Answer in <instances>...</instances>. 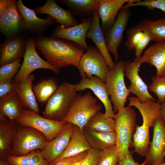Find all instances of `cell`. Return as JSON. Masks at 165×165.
<instances>
[{
	"label": "cell",
	"mask_w": 165,
	"mask_h": 165,
	"mask_svg": "<svg viewBox=\"0 0 165 165\" xmlns=\"http://www.w3.org/2000/svg\"><path fill=\"white\" fill-rule=\"evenodd\" d=\"M21 59L4 65L0 68V82L12 79L20 69Z\"/></svg>",
	"instance_id": "e575fe53"
},
{
	"label": "cell",
	"mask_w": 165,
	"mask_h": 165,
	"mask_svg": "<svg viewBox=\"0 0 165 165\" xmlns=\"http://www.w3.org/2000/svg\"><path fill=\"white\" fill-rule=\"evenodd\" d=\"M119 156L116 146L102 151L97 165H117Z\"/></svg>",
	"instance_id": "74e56055"
},
{
	"label": "cell",
	"mask_w": 165,
	"mask_h": 165,
	"mask_svg": "<svg viewBox=\"0 0 165 165\" xmlns=\"http://www.w3.org/2000/svg\"><path fill=\"white\" fill-rule=\"evenodd\" d=\"M151 79L152 82L148 86L149 91L156 94L158 102L161 104L165 100V75L152 77Z\"/></svg>",
	"instance_id": "8d00e7d4"
},
{
	"label": "cell",
	"mask_w": 165,
	"mask_h": 165,
	"mask_svg": "<svg viewBox=\"0 0 165 165\" xmlns=\"http://www.w3.org/2000/svg\"><path fill=\"white\" fill-rule=\"evenodd\" d=\"M133 0H100L97 11L101 21V29L105 34L114 23L118 13L125 3Z\"/></svg>",
	"instance_id": "ffe728a7"
},
{
	"label": "cell",
	"mask_w": 165,
	"mask_h": 165,
	"mask_svg": "<svg viewBox=\"0 0 165 165\" xmlns=\"http://www.w3.org/2000/svg\"><path fill=\"white\" fill-rule=\"evenodd\" d=\"M144 36L142 39L134 49L136 57L141 56V55L144 49L146 47L149 42L152 41L150 35L147 32L144 31Z\"/></svg>",
	"instance_id": "60d3db41"
},
{
	"label": "cell",
	"mask_w": 165,
	"mask_h": 165,
	"mask_svg": "<svg viewBox=\"0 0 165 165\" xmlns=\"http://www.w3.org/2000/svg\"><path fill=\"white\" fill-rule=\"evenodd\" d=\"M80 20V24L70 28L57 25L53 31V35L72 41L87 50L89 46L86 41V36L91 27L93 16L82 18Z\"/></svg>",
	"instance_id": "9a60e30c"
},
{
	"label": "cell",
	"mask_w": 165,
	"mask_h": 165,
	"mask_svg": "<svg viewBox=\"0 0 165 165\" xmlns=\"http://www.w3.org/2000/svg\"><path fill=\"white\" fill-rule=\"evenodd\" d=\"M14 91L15 89L14 79L0 82V98Z\"/></svg>",
	"instance_id": "ab89813d"
},
{
	"label": "cell",
	"mask_w": 165,
	"mask_h": 165,
	"mask_svg": "<svg viewBox=\"0 0 165 165\" xmlns=\"http://www.w3.org/2000/svg\"><path fill=\"white\" fill-rule=\"evenodd\" d=\"M26 47V40L18 35L6 38L0 47V66L12 62L23 57Z\"/></svg>",
	"instance_id": "ac0fdd59"
},
{
	"label": "cell",
	"mask_w": 165,
	"mask_h": 165,
	"mask_svg": "<svg viewBox=\"0 0 165 165\" xmlns=\"http://www.w3.org/2000/svg\"><path fill=\"white\" fill-rule=\"evenodd\" d=\"M137 6L145 7L151 10H153L155 8L158 9L165 13V0H133L127 3L122 8H129Z\"/></svg>",
	"instance_id": "d590c367"
},
{
	"label": "cell",
	"mask_w": 165,
	"mask_h": 165,
	"mask_svg": "<svg viewBox=\"0 0 165 165\" xmlns=\"http://www.w3.org/2000/svg\"><path fill=\"white\" fill-rule=\"evenodd\" d=\"M36 14H45L53 18L61 25L66 28L79 24L68 9H65L58 6L54 0H47L44 5L34 9Z\"/></svg>",
	"instance_id": "d6986e66"
},
{
	"label": "cell",
	"mask_w": 165,
	"mask_h": 165,
	"mask_svg": "<svg viewBox=\"0 0 165 165\" xmlns=\"http://www.w3.org/2000/svg\"><path fill=\"white\" fill-rule=\"evenodd\" d=\"M76 92L89 89L91 90L103 104L105 109V114L114 119L116 114L113 110L111 101L109 98V94L105 83L95 75L90 78H81L79 83L74 85Z\"/></svg>",
	"instance_id": "5bb4252c"
},
{
	"label": "cell",
	"mask_w": 165,
	"mask_h": 165,
	"mask_svg": "<svg viewBox=\"0 0 165 165\" xmlns=\"http://www.w3.org/2000/svg\"><path fill=\"white\" fill-rule=\"evenodd\" d=\"M160 116L165 122V100L160 104Z\"/></svg>",
	"instance_id": "f6af8a7d"
},
{
	"label": "cell",
	"mask_w": 165,
	"mask_h": 165,
	"mask_svg": "<svg viewBox=\"0 0 165 165\" xmlns=\"http://www.w3.org/2000/svg\"><path fill=\"white\" fill-rule=\"evenodd\" d=\"M136 117L135 111L129 106L124 107L116 114L114 131L119 159L131 152L129 149L132 147L133 137L137 126Z\"/></svg>",
	"instance_id": "3957f363"
},
{
	"label": "cell",
	"mask_w": 165,
	"mask_h": 165,
	"mask_svg": "<svg viewBox=\"0 0 165 165\" xmlns=\"http://www.w3.org/2000/svg\"><path fill=\"white\" fill-rule=\"evenodd\" d=\"M124 62H116L114 68L108 71L105 83L115 113L124 107L130 93L125 85L124 76Z\"/></svg>",
	"instance_id": "8992f818"
},
{
	"label": "cell",
	"mask_w": 165,
	"mask_h": 165,
	"mask_svg": "<svg viewBox=\"0 0 165 165\" xmlns=\"http://www.w3.org/2000/svg\"><path fill=\"white\" fill-rule=\"evenodd\" d=\"M0 165H12L9 163L6 158H0Z\"/></svg>",
	"instance_id": "bcb514c9"
},
{
	"label": "cell",
	"mask_w": 165,
	"mask_h": 165,
	"mask_svg": "<svg viewBox=\"0 0 165 165\" xmlns=\"http://www.w3.org/2000/svg\"><path fill=\"white\" fill-rule=\"evenodd\" d=\"M83 131L92 149L102 151L116 146L114 131L101 132L84 128Z\"/></svg>",
	"instance_id": "4316f807"
},
{
	"label": "cell",
	"mask_w": 165,
	"mask_h": 165,
	"mask_svg": "<svg viewBox=\"0 0 165 165\" xmlns=\"http://www.w3.org/2000/svg\"><path fill=\"white\" fill-rule=\"evenodd\" d=\"M83 159L78 161L74 162L68 165H81L82 162L83 161Z\"/></svg>",
	"instance_id": "7dc6e473"
},
{
	"label": "cell",
	"mask_w": 165,
	"mask_h": 165,
	"mask_svg": "<svg viewBox=\"0 0 165 165\" xmlns=\"http://www.w3.org/2000/svg\"><path fill=\"white\" fill-rule=\"evenodd\" d=\"M74 126L72 123H67L61 133L54 139L48 141L44 148L41 150L42 155L50 165L66 149L73 132Z\"/></svg>",
	"instance_id": "2e32d148"
},
{
	"label": "cell",
	"mask_w": 165,
	"mask_h": 165,
	"mask_svg": "<svg viewBox=\"0 0 165 165\" xmlns=\"http://www.w3.org/2000/svg\"><path fill=\"white\" fill-rule=\"evenodd\" d=\"M136 26L142 31L148 33L152 41L165 42V17L155 20H144Z\"/></svg>",
	"instance_id": "f546056e"
},
{
	"label": "cell",
	"mask_w": 165,
	"mask_h": 165,
	"mask_svg": "<svg viewBox=\"0 0 165 165\" xmlns=\"http://www.w3.org/2000/svg\"><path fill=\"white\" fill-rule=\"evenodd\" d=\"M6 159L12 165H50L42 155L41 150L39 149L21 156L9 155Z\"/></svg>",
	"instance_id": "d6a6232c"
},
{
	"label": "cell",
	"mask_w": 165,
	"mask_h": 165,
	"mask_svg": "<svg viewBox=\"0 0 165 165\" xmlns=\"http://www.w3.org/2000/svg\"><path fill=\"white\" fill-rule=\"evenodd\" d=\"M35 45L47 61L59 69L69 65L78 68L86 50L74 42L53 35H38Z\"/></svg>",
	"instance_id": "6da1fadb"
},
{
	"label": "cell",
	"mask_w": 165,
	"mask_h": 165,
	"mask_svg": "<svg viewBox=\"0 0 165 165\" xmlns=\"http://www.w3.org/2000/svg\"><path fill=\"white\" fill-rule=\"evenodd\" d=\"M153 135L145 156V165H156L165 162V122L160 116L154 121Z\"/></svg>",
	"instance_id": "8fae6325"
},
{
	"label": "cell",
	"mask_w": 165,
	"mask_h": 165,
	"mask_svg": "<svg viewBox=\"0 0 165 165\" xmlns=\"http://www.w3.org/2000/svg\"><path fill=\"white\" fill-rule=\"evenodd\" d=\"M134 152V151H131L130 153L126 154L123 158L119 159L117 165H145V161L140 164L135 161L132 156V154Z\"/></svg>",
	"instance_id": "7bdbcfd3"
},
{
	"label": "cell",
	"mask_w": 165,
	"mask_h": 165,
	"mask_svg": "<svg viewBox=\"0 0 165 165\" xmlns=\"http://www.w3.org/2000/svg\"><path fill=\"white\" fill-rule=\"evenodd\" d=\"M114 119L99 112L90 118L84 128L99 132H109L114 131Z\"/></svg>",
	"instance_id": "4dcf8cb0"
},
{
	"label": "cell",
	"mask_w": 165,
	"mask_h": 165,
	"mask_svg": "<svg viewBox=\"0 0 165 165\" xmlns=\"http://www.w3.org/2000/svg\"><path fill=\"white\" fill-rule=\"evenodd\" d=\"M156 165H165V162L160 163Z\"/></svg>",
	"instance_id": "c3c4849f"
},
{
	"label": "cell",
	"mask_w": 165,
	"mask_h": 165,
	"mask_svg": "<svg viewBox=\"0 0 165 165\" xmlns=\"http://www.w3.org/2000/svg\"><path fill=\"white\" fill-rule=\"evenodd\" d=\"M48 141L40 132L31 127L19 124L14 138L11 155L19 156L36 150H41Z\"/></svg>",
	"instance_id": "52a82bcc"
},
{
	"label": "cell",
	"mask_w": 165,
	"mask_h": 165,
	"mask_svg": "<svg viewBox=\"0 0 165 165\" xmlns=\"http://www.w3.org/2000/svg\"><path fill=\"white\" fill-rule=\"evenodd\" d=\"M100 18L97 10H96L93 14L92 24L86 37L91 39L94 42L105 58L109 68L111 69L114 68L116 63L113 61L107 49L105 35L100 25Z\"/></svg>",
	"instance_id": "7402d4cb"
},
{
	"label": "cell",
	"mask_w": 165,
	"mask_h": 165,
	"mask_svg": "<svg viewBox=\"0 0 165 165\" xmlns=\"http://www.w3.org/2000/svg\"><path fill=\"white\" fill-rule=\"evenodd\" d=\"M78 94L74 85L62 82L47 102L43 117L61 121L67 115Z\"/></svg>",
	"instance_id": "277c9868"
},
{
	"label": "cell",
	"mask_w": 165,
	"mask_h": 165,
	"mask_svg": "<svg viewBox=\"0 0 165 165\" xmlns=\"http://www.w3.org/2000/svg\"><path fill=\"white\" fill-rule=\"evenodd\" d=\"M16 6L18 11L24 19L25 30L33 32H40L52 25L55 21L50 16L46 19L38 17L34 10L25 6L22 0L16 2Z\"/></svg>",
	"instance_id": "44dd1931"
},
{
	"label": "cell",
	"mask_w": 165,
	"mask_h": 165,
	"mask_svg": "<svg viewBox=\"0 0 165 165\" xmlns=\"http://www.w3.org/2000/svg\"><path fill=\"white\" fill-rule=\"evenodd\" d=\"M16 2L0 13V32L6 38L25 30L24 21L17 9Z\"/></svg>",
	"instance_id": "e0dca14e"
},
{
	"label": "cell",
	"mask_w": 165,
	"mask_h": 165,
	"mask_svg": "<svg viewBox=\"0 0 165 165\" xmlns=\"http://www.w3.org/2000/svg\"><path fill=\"white\" fill-rule=\"evenodd\" d=\"M86 50L78 68L81 78H90L95 75L105 82L110 69L105 58L95 46L91 45Z\"/></svg>",
	"instance_id": "9c48e42d"
},
{
	"label": "cell",
	"mask_w": 165,
	"mask_h": 165,
	"mask_svg": "<svg viewBox=\"0 0 165 165\" xmlns=\"http://www.w3.org/2000/svg\"><path fill=\"white\" fill-rule=\"evenodd\" d=\"M35 78V75L31 74L23 81L16 82L14 80V87L23 108L39 115V108L32 88V82Z\"/></svg>",
	"instance_id": "cb8c5ba5"
},
{
	"label": "cell",
	"mask_w": 165,
	"mask_h": 165,
	"mask_svg": "<svg viewBox=\"0 0 165 165\" xmlns=\"http://www.w3.org/2000/svg\"><path fill=\"white\" fill-rule=\"evenodd\" d=\"M130 15L129 8H121L114 23L104 34L108 50L113 55L116 62L119 59L118 48L123 41Z\"/></svg>",
	"instance_id": "7c38bea8"
},
{
	"label": "cell",
	"mask_w": 165,
	"mask_h": 165,
	"mask_svg": "<svg viewBox=\"0 0 165 165\" xmlns=\"http://www.w3.org/2000/svg\"><path fill=\"white\" fill-rule=\"evenodd\" d=\"M129 106H134L139 111L143 122L141 126L137 125L133 139L132 147L134 152L145 156L150 141V128L153 127L155 119L160 116V104L152 100L141 102L137 97L128 98Z\"/></svg>",
	"instance_id": "7a4b0ae2"
},
{
	"label": "cell",
	"mask_w": 165,
	"mask_h": 165,
	"mask_svg": "<svg viewBox=\"0 0 165 165\" xmlns=\"http://www.w3.org/2000/svg\"><path fill=\"white\" fill-rule=\"evenodd\" d=\"M141 57H136L133 62L129 61L124 62V75L131 83L128 89L130 93L136 95L141 102L149 100L156 101L149 93L148 86L138 74V69L141 64Z\"/></svg>",
	"instance_id": "4fadbf2b"
},
{
	"label": "cell",
	"mask_w": 165,
	"mask_h": 165,
	"mask_svg": "<svg viewBox=\"0 0 165 165\" xmlns=\"http://www.w3.org/2000/svg\"><path fill=\"white\" fill-rule=\"evenodd\" d=\"M97 99L90 92L78 94L67 115L61 121L69 123L83 130L90 118L102 108Z\"/></svg>",
	"instance_id": "5b68a950"
},
{
	"label": "cell",
	"mask_w": 165,
	"mask_h": 165,
	"mask_svg": "<svg viewBox=\"0 0 165 165\" xmlns=\"http://www.w3.org/2000/svg\"><path fill=\"white\" fill-rule=\"evenodd\" d=\"M59 86L53 78L42 80L33 86L36 99L41 103H47Z\"/></svg>",
	"instance_id": "1f68e13d"
},
{
	"label": "cell",
	"mask_w": 165,
	"mask_h": 165,
	"mask_svg": "<svg viewBox=\"0 0 165 165\" xmlns=\"http://www.w3.org/2000/svg\"><path fill=\"white\" fill-rule=\"evenodd\" d=\"M24 108L20 98L15 91L0 98V113L8 119L16 120Z\"/></svg>",
	"instance_id": "f1b7e54d"
},
{
	"label": "cell",
	"mask_w": 165,
	"mask_h": 165,
	"mask_svg": "<svg viewBox=\"0 0 165 165\" xmlns=\"http://www.w3.org/2000/svg\"><path fill=\"white\" fill-rule=\"evenodd\" d=\"M35 47V39L31 38H27L23 61L13 79L14 81L19 82L25 80L32 72L38 69H49L56 73L59 72L60 69L43 59L39 55Z\"/></svg>",
	"instance_id": "30bf717a"
},
{
	"label": "cell",
	"mask_w": 165,
	"mask_h": 165,
	"mask_svg": "<svg viewBox=\"0 0 165 165\" xmlns=\"http://www.w3.org/2000/svg\"><path fill=\"white\" fill-rule=\"evenodd\" d=\"M101 152L93 149L89 150L81 165H97L100 158Z\"/></svg>",
	"instance_id": "f35d334b"
},
{
	"label": "cell",
	"mask_w": 165,
	"mask_h": 165,
	"mask_svg": "<svg viewBox=\"0 0 165 165\" xmlns=\"http://www.w3.org/2000/svg\"><path fill=\"white\" fill-rule=\"evenodd\" d=\"M145 32L136 26L129 29L127 32V39L124 44L127 51L134 50L144 36Z\"/></svg>",
	"instance_id": "836d02e7"
},
{
	"label": "cell",
	"mask_w": 165,
	"mask_h": 165,
	"mask_svg": "<svg viewBox=\"0 0 165 165\" xmlns=\"http://www.w3.org/2000/svg\"><path fill=\"white\" fill-rule=\"evenodd\" d=\"M91 149L83 131L75 125L73 132L66 149L50 165H53L65 158L76 155Z\"/></svg>",
	"instance_id": "d4e9b609"
},
{
	"label": "cell",
	"mask_w": 165,
	"mask_h": 165,
	"mask_svg": "<svg viewBox=\"0 0 165 165\" xmlns=\"http://www.w3.org/2000/svg\"><path fill=\"white\" fill-rule=\"evenodd\" d=\"M88 151L83 152L76 155L65 158L53 165H68L74 162L83 160L86 156Z\"/></svg>",
	"instance_id": "b9f144b4"
},
{
	"label": "cell",
	"mask_w": 165,
	"mask_h": 165,
	"mask_svg": "<svg viewBox=\"0 0 165 165\" xmlns=\"http://www.w3.org/2000/svg\"><path fill=\"white\" fill-rule=\"evenodd\" d=\"M16 120L20 125L31 127L39 131L48 141L57 136L67 123L62 121L46 118L31 110L24 108Z\"/></svg>",
	"instance_id": "ba28073f"
},
{
	"label": "cell",
	"mask_w": 165,
	"mask_h": 165,
	"mask_svg": "<svg viewBox=\"0 0 165 165\" xmlns=\"http://www.w3.org/2000/svg\"><path fill=\"white\" fill-rule=\"evenodd\" d=\"M19 126L16 120L0 122V158L11 155L14 138Z\"/></svg>",
	"instance_id": "484cf974"
},
{
	"label": "cell",
	"mask_w": 165,
	"mask_h": 165,
	"mask_svg": "<svg viewBox=\"0 0 165 165\" xmlns=\"http://www.w3.org/2000/svg\"><path fill=\"white\" fill-rule=\"evenodd\" d=\"M57 1L65 5L74 16L82 19L93 16L94 13L97 9L100 0H59Z\"/></svg>",
	"instance_id": "83f0119b"
},
{
	"label": "cell",
	"mask_w": 165,
	"mask_h": 165,
	"mask_svg": "<svg viewBox=\"0 0 165 165\" xmlns=\"http://www.w3.org/2000/svg\"><path fill=\"white\" fill-rule=\"evenodd\" d=\"M16 2L15 0H0V13Z\"/></svg>",
	"instance_id": "ee69618b"
},
{
	"label": "cell",
	"mask_w": 165,
	"mask_h": 165,
	"mask_svg": "<svg viewBox=\"0 0 165 165\" xmlns=\"http://www.w3.org/2000/svg\"><path fill=\"white\" fill-rule=\"evenodd\" d=\"M140 62L154 66L156 76L165 75V42H157L150 46L141 56Z\"/></svg>",
	"instance_id": "603a6c76"
}]
</instances>
